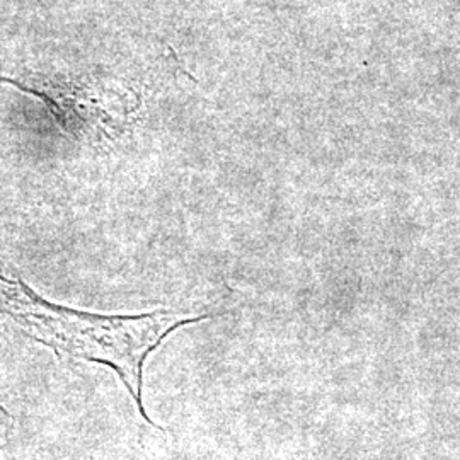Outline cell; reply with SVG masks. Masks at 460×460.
<instances>
[{
    "label": "cell",
    "mask_w": 460,
    "mask_h": 460,
    "mask_svg": "<svg viewBox=\"0 0 460 460\" xmlns=\"http://www.w3.org/2000/svg\"><path fill=\"white\" fill-rule=\"evenodd\" d=\"M208 315L188 311H155L140 315L83 313L45 300L21 279L0 277V323L9 321L58 355L110 365L150 423L142 401V374L148 355L165 336Z\"/></svg>",
    "instance_id": "obj_1"
},
{
    "label": "cell",
    "mask_w": 460,
    "mask_h": 460,
    "mask_svg": "<svg viewBox=\"0 0 460 460\" xmlns=\"http://www.w3.org/2000/svg\"><path fill=\"white\" fill-rule=\"evenodd\" d=\"M11 428H13V418L0 406V450L9 442Z\"/></svg>",
    "instance_id": "obj_2"
}]
</instances>
